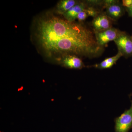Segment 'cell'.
Segmentation results:
<instances>
[{
	"mask_svg": "<svg viewBox=\"0 0 132 132\" xmlns=\"http://www.w3.org/2000/svg\"><path fill=\"white\" fill-rule=\"evenodd\" d=\"M35 28L40 48L47 57L57 60L68 55L97 57L104 50L86 26L50 13L39 18Z\"/></svg>",
	"mask_w": 132,
	"mask_h": 132,
	"instance_id": "1",
	"label": "cell"
},
{
	"mask_svg": "<svg viewBox=\"0 0 132 132\" xmlns=\"http://www.w3.org/2000/svg\"><path fill=\"white\" fill-rule=\"evenodd\" d=\"M132 127V104L130 108L115 119V132H128Z\"/></svg>",
	"mask_w": 132,
	"mask_h": 132,
	"instance_id": "2",
	"label": "cell"
},
{
	"mask_svg": "<svg viewBox=\"0 0 132 132\" xmlns=\"http://www.w3.org/2000/svg\"><path fill=\"white\" fill-rule=\"evenodd\" d=\"M119 51L122 55L129 56L132 54V38L125 33L121 32L114 40Z\"/></svg>",
	"mask_w": 132,
	"mask_h": 132,
	"instance_id": "3",
	"label": "cell"
},
{
	"mask_svg": "<svg viewBox=\"0 0 132 132\" xmlns=\"http://www.w3.org/2000/svg\"><path fill=\"white\" fill-rule=\"evenodd\" d=\"M120 32L118 29L111 28L101 32H95V38L98 44L103 47L110 42L115 40Z\"/></svg>",
	"mask_w": 132,
	"mask_h": 132,
	"instance_id": "4",
	"label": "cell"
},
{
	"mask_svg": "<svg viewBox=\"0 0 132 132\" xmlns=\"http://www.w3.org/2000/svg\"><path fill=\"white\" fill-rule=\"evenodd\" d=\"M58 61L63 67L71 69H81L85 67L81 59L75 55H67Z\"/></svg>",
	"mask_w": 132,
	"mask_h": 132,
	"instance_id": "5",
	"label": "cell"
},
{
	"mask_svg": "<svg viewBox=\"0 0 132 132\" xmlns=\"http://www.w3.org/2000/svg\"><path fill=\"white\" fill-rule=\"evenodd\" d=\"M106 5L107 14L111 19L117 20L123 15V8L116 1H109Z\"/></svg>",
	"mask_w": 132,
	"mask_h": 132,
	"instance_id": "6",
	"label": "cell"
},
{
	"mask_svg": "<svg viewBox=\"0 0 132 132\" xmlns=\"http://www.w3.org/2000/svg\"><path fill=\"white\" fill-rule=\"evenodd\" d=\"M92 24L95 32H101L111 28L110 20L105 15L96 16L93 21Z\"/></svg>",
	"mask_w": 132,
	"mask_h": 132,
	"instance_id": "7",
	"label": "cell"
},
{
	"mask_svg": "<svg viewBox=\"0 0 132 132\" xmlns=\"http://www.w3.org/2000/svg\"><path fill=\"white\" fill-rule=\"evenodd\" d=\"M85 9L86 6L84 3L82 2L77 3L63 15L67 20L73 22L77 19V16L79 14Z\"/></svg>",
	"mask_w": 132,
	"mask_h": 132,
	"instance_id": "8",
	"label": "cell"
},
{
	"mask_svg": "<svg viewBox=\"0 0 132 132\" xmlns=\"http://www.w3.org/2000/svg\"><path fill=\"white\" fill-rule=\"evenodd\" d=\"M122 56V54L119 51L118 54L114 56L105 59L100 64H96L94 67L100 69L111 68Z\"/></svg>",
	"mask_w": 132,
	"mask_h": 132,
	"instance_id": "9",
	"label": "cell"
},
{
	"mask_svg": "<svg viewBox=\"0 0 132 132\" xmlns=\"http://www.w3.org/2000/svg\"><path fill=\"white\" fill-rule=\"evenodd\" d=\"M78 2L75 0H62L57 5V12L60 14L63 15L73 7Z\"/></svg>",
	"mask_w": 132,
	"mask_h": 132,
	"instance_id": "10",
	"label": "cell"
},
{
	"mask_svg": "<svg viewBox=\"0 0 132 132\" xmlns=\"http://www.w3.org/2000/svg\"><path fill=\"white\" fill-rule=\"evenodd\" d=\"M85 10H83V11H81L78 15V16H77V19H78V20L79 21H84L87 17V16H88L87 13L85 11Z\"/></svg>",
	"mask_w": 132,
	"mask_h": 132,
	"instance_id": "11",
	"label": "cell"
},
{
	"mask_svg": "<svg viewBox=\"0 0 132 132\" xmlns=\"http://www.w3.org/2000/svg\"><path fill=\"white\" fill-rule=\"evenodd\" d=\"M123 5L128 8L131 7L132 6V0H123Z\"/></svg>",
	"mask_w": 132,
	"mask_h": 132,
	"instance_id": "12",
	"label": "cell"
},
{
	"mask_svg": "<svg viewBox=\"0 0 132 132\" xmlns=\"http://www.w3.org/2000/svg\"><path fill=\"white\" fill-rule=\"evenodd\" d=\"M128 10L129 14L131 16H132V6L131 7L128 8Z\"/></svg>",
	"mask_w": 132,
	"mask_h": 132,
	"instance_id": "13",
	"label": "cell"
},
{
	"mask_svg": "<svg viewBox=\"0 0 132 132\" xmlns=\"http://www.w3.org/2000/svg\"></svg>",
	"mask_w": 132,
	"mask_h": 132,
	"instance_id": "14",
	"label": "cell"
}]
</instances>
